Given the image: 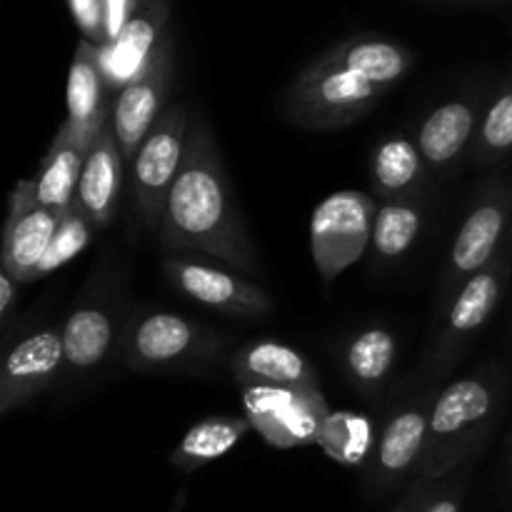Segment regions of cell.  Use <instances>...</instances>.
I'll return each instance as SVG.
<instances>
[{"label":"cell","instance_id":"5b68a950","mask_svg":"<svg viewBox=\"0 0 512 512\" xmlns=\"http://www.w3.org/2000/svg\"><path fill=\"white\" fill-rule=\"evenodd\" d=\"M223 338L208 325L168 310L143 313L123 333V360L130 370H190L213 363Z\"/></svg>","mask_w":512,"mask_h":512},{"label":"cell","instance_id":"ffe728a7","mask_svg":"<svg viewBox=\"0 0 512 512\" xmlns=\"http://www.w3.org/2000/svg\"><path fill=\"white\" fill-rule=\"evenodd\" d=\"M430 173L423 153L418 148V140H410L408 135H388L380 140L370 155V185L373 195L385 200H408L423 198V190L428 188Z\"/></svg>","mask_w":512,"mask_h":512},{"label":"cell","instance_id":"4316f807","mask_svg":"<svg viewBox=\"0 0 512 512\" xmlns=\"http://www.w3.org/2000/svg\"><path fill=\"white\" fill-rule=\"evenodd\" d=\"M512 153V73L500 85L480 118L478 135H475L470 158L475 165H498Z\"/></svg>","mask_w":512,"mask_h":512},{"label":"cell","instance_id":"d590c367","mask_svg":"<svg viewBox=\"0 0 512 512\" xmlns=\"http://www.w3.org/2000/svg\"><path fill=\"white\" fill-rule=\"evenodd\" d=\"M510 465H512V440H510Z\"/></svg>","mask_w":512,"mask_h":512},{"label":"cell","instance_id":"ba28073f","mask_svg":"<svg viewBox=\"0 0 512 512\" xmlns=\"http://www.w3.org/2000/svg\"><path fill=\"white\" fill-rule=\"evenodd\" d=\"M435 395L438 393L433 390L413 395L410 400L400 403L383 423L368 465V483L375 493H390L395 488H403L418 475L425 443H428Z\"/></svg>","mask_w":512,"mask_h":512},{"label":"cell","instance_id":"44dd1931","mask_svg":"<svg viewBox=\"0 0 512 512\" xmlns=\"http://www.w3.org/2000/svg\"><path fill=\"white\" fill-rule=\"evenodd\" d=\"M88 150L90 145L75 138L68 125H60L58 135L50 143L45 158L40 160V168L33 178L35 200L40 205L60 215L70 213L75 208L80 175H83Z\"/></svg>","mask_w":512,"mask_h":512},{"label":"cell","instance_id":"3957f363","mask_svg":"<svg viewBox=\"0 0 512 512\" xmlns=\"http://www.w3.org/2000/svg\"><path fill=\"white\" fill-rule=\"evenodd\" d=\"M388 93L320 53L285 90L283 113L305 130H340L360 123Z\"/></svg>","mask_w":512,"mask_h":512},{"label":"cell","instance_id":"603a6c76","mask_svg":"<svg viewBox=\"0 0 512 512\" xmlns=\"http://www.w3.org/2000/svg\"><path fill=\"white\" fill-rule=\"evenodd\" d=\"M325 53L343 68L363 75L370 83L390 90L395 83L405 78L415 63V55L405 45L393 43L385 38H350L335 43Z\"/></svg>","mask_w":512,"mask_h":512},{"label":"cell","instance_id":"1f68e13d","mask_svg":"<svg viewBox=\"0 0 512 512\" xmlns=\"http://www.w3.org/2000/svg\"><path fill=\"white\" fill-rule=\"evenodd\" d=\"M138 3L140 0H105V38H108V43H113L123 33L128 20L138 10Z\"/></svg>","mask_w":512,"mask_h":512},{"label":"cell","instance_id":"9a60e30c","mask_svg":"<svg viewBox=\"0 0 512 512\" xmlns=\"http://www.w3.org/2000/svg\"><path fill=\"white\" fill-rule=\"evenodd\" d=\"M483 98H455L430 110L418 130V148L433 178H448L463 155L473 150L483 118Z\"/></svg>","mask_w":512,"mask_h":512},{"label":"cell","instance_id":"8fae6325","mask_svg":"<svg viewBox=\"0 0 512 512\" xmlns=\"http://www.w3.org/2000/svg\"><path fill=\"white\" fill-rule=\"evenodd\" d=\"M60 223H63V215L35 200L33 178L18 180L10 193L3 250H0L5 273L13 275L20 285L35 280V273L50 250Z\"/></svg>","mask_w":512,"mask_h":512},{"label":"cell","instance_id":"4dcf8cb0","mask_svg":"<svg viewBox=\"0 0 512 512\" xmlns=\"http://www.w3.org/2000/svg\"><path fill=\"white\" fill-rule=\"evenodd\" d=\"M440 480H423L413 478L410 485H405V493L400 495V503L395 505L393 512H425L430 500H433L435 490H438Z\"/></svg>","mask_w":512,"mask_h":512},{"label":"cell","instance_id":"d6a6232c","mask_svg":"<svg viewBox=\"0 0 512 512\" xmlns=\"http://www.w3.org/2000/svg\"><path fill=\"white\" fill-rule=\"evenodd\" d=\"M20 298V283L10 273L0 270V320L3 325H8L13 320L15 303Z\"/></svg>","mask_w":512,"mask_h":512},{"label":"cell","instance_id":"836d02e7","mask_svg":"<svg viewBox=\"0 0 512 512\" xmlns=\"http://www.w3.org/2000/svg\"><path fill=\"white\" fill-rule=\"evenodd\" d=\"M505 255H508V260L512 263V228H510V235H508V243H505Z\"/></svg>","mask_w":512,"mask_h":512},{"label":"cell","instance_id":"8992f818","mask_svg":"<svg viewBox=\"0 0 512 512\" xmlns=\"http://www.w3.org/2000/svg\"><path fill=\"white\" fill-rule=\"evenodd\" d=\"M190 118L185 105L170 103L140 145L138 155L130 165V198L138 223L145 230H158L163 220L165 203L178 180L188 148Z\"/></svg>","mask_w":512,"mask_h":512},{"label":"cell","instance_id":"52a82bcc","mask_svg":"<svg viewBox=\"0 0 512 512\" xmlns=\"http://www.w3.org/2000/svg\"><path fill=\"white\" fill-rule=\"evenodd\" d=\"M378 205L363 190L330 193L310 218V253L323 283H333L358 263L373 243Z\"/></svg>","mask_w":512,"mask_h":512},{"label":"cell","instance_id":"2e32d148","mask_svg":"<svg viewBox=\"0 0 512 512\" xmlns=\"http://www.w3.org/2000/svg\"><path fill=\"white\" fill-rule=\"evenodd\" d=\"M230 373L243 388L320 390V375L308 355L278 340H255L235 350Z\"/></svg>","mask_w":512,"mask_h":512},{"label":"cell","instance_id":"30bf717a","mask_svg":"<svg viewBox=\"0 0 512 512\" xmlns=\"http://www.w3.org/2000/svg\"><path fill=\"white\" fill-rule=\"evenodd\" d=\"M512 273L508 255L500 253L498 260L480 270L455 293L445 308L443 323H440L438 338L433 348V365L438 370H448L458 360L465 345L490 323L493 313L503 300L505 285Z\"/></svg>","mask_w":512,"mask_h":512},{"label":"cell","instance_id":"4fadbf2b","mask_svg":"<svg viewBox=\"0 0 512 512\" xmlns=\"http://www.w3.org/2000/svg\"><path fill=\"white\" fill-rule=\"evenodd\" d=\"M170 90V50L168 45H160L155 58L150 60L148 68L125 85L118 95H115L113 105H110V125H113L115 140L123 153L125 163H133L138 155L140 145L145 143L148 133L163 110L168 108Z\"/></svg>","mask_w":512,"mask_h":512},{"label":"cell","instance_id":"d4e9b609","mask_svg":"<svg viewBox=\"0 0 512 512\" xmlns=\"http://www.w3.org/2000/svg\"><path fill=\"white\" fill-rule=\"evenodd\" d=\"M425 228V205L420 198L408 200H385L378 205L373 228V250L375 263H398L408 255V250L418 243Z\"/></svg>","mask_w":512,"mask_h":512},{"label":"cell","instance_id":"9c48e42d","mask_svg":"<svg viewBox=\"0 0 512 512\" xmlns=\"http://www.w3.org/2000/svg\"><path fill=\"white\" fill-rule=\"evenodd\" d=\"M160 270L178 293L215 313L238 320H263L273 313V298L260 285L218 265L188 255H165Z\"/></svg>","mask_w":512,"mask_h":512},{"label":"cell","instance_id":"f546056e","mask_svg":"<svg viewBox=\"0 0 512 512\" xmlns=\"http://www.w3.org/2000/svg\"><path fill=\"white\" fill-rule=\"evenodd\" d=\"M68 5L83 38L103 48L108 43L105 38V0H68Z\"/></svg>","mask_w":512,"mask_h":512},{"label":"cell","instance_id":"e575fe53","mask_svg":"<svg viewBox=\"0 0 512 512\" xmlns=\"http://www.w3.org/2000/svg\"><path fill=\"white\" fill-rule=\"evenodd\" d=\"M445 3H465V0H445Z\"/></svg>","mask_w":512,"mask_h":512},{"label":"cell","instance_id":"6da1fadb","mask_svg":"<svg viewBox=\"0 0 512 512\" xmlns=\"http://www.w3.org/2000/svg\"><path fill=\"white\" fill-rule=\"evenodd\" d=\"M165 255L200 253L240 273H255L258 260L243 213L230 190L215 135L208 120L190 118L183 168L165 203L158 228Z\"/></svg>","mask_w":512,"mask_h":512},{"label":"cell","instance_id":"cb8c5ba5","mask_svg":"<svg viewBox=\"0 0 512 512\" xmlns=\"http://www.w3.org/2000/svg\"><path fill=\"white\" fill-rule=\"evenodd\" d=\"M250 433V423L235 415H210V418L195 423L188 433L180 438L173 453L168 455V463L183 473H195L215 460L233 453L245 435Z\"/></svg>","mask_w":512,"mask_h":512},{"label":"cell","instance_id":"277c9868","mask_svg":"<svg viewBox=\"0 0 512 512\" xmlns=\"http://www.w3.org/2000/svg\"><path fill=\"white\" fill-rule=\"evenodd\" d=\"M512 228V180L490 178L480 185L463 225L450 245L448 263L438 285V308H448L473 275L488 268L505 250Z\"/></svg>","mask_w":512,"mask_h":512},{"label":"cell","instance_id":"e0dca14e","mask_svg":"<svg viewBox=\"0 0 512 512\" xmlns=\"http://www.w3.org/2000/svg\"><path fill=\"white\" fill-rule=\"evenodd\" d=\"M125 185V158L115 140L113 125H105L93 140L85 158L83 175L78 185V210L93 225V230H105L113 225L123 200Z\"/></svg>","mask_w":512,"mask_h":512},{"label":"cell","instance_id":"ac0fdd59","mask_svg":"<svg viewBox=\"0 0 512 512\" xmlns=\"http://www.w3.org/2000/svg\"><path fill=\"white\" fill-rule=\"evenodd\" d=\"M105 85H108V78H105L100 48L83 38L75 48L73 63L68 70V88H65L68 118H65V125L85 145H93L100 130L110 123Z\"/></svg>","mask_w":512,"mask_h":512},{"label":"cell","instance_id":"d6986e66","mask_svg":"<svg viewBox=\"0 0 512 512\" xmlns=\"http://www.w3.org/2000/svg\"><path fill=\"white\" fill-rule=\"evenodd\" d=\"M165 15H168L165 0H140L123 33L113 43L100 48L105 78L108 85L118 88V93L148 68L160 50L158 40L163 33Z\"/></svg>","mask_w":512,"mask_h":512},{"label":"cell","instance_id":"484cf974","mask_svg":"<svg viewBox=\"0 0 512 512\" xmlns=\"http://www.w3.org/2000/svg\"><path fill=\"white\" fill-rule=\"evenodd\" d=\"M318 443L338 463L350 465V468L363 465L375 448L373 425H370L368 415L353 413V410L328 413L320 425Z\"/></svg>","mask_w":512,"mask_h":512},{"label":"cell","instance_id":"7402d4cb","mask_svg":"<svg viewBox=\"0 0 512 512\" xmlns=\"http://www.w3.org/2000/svg\"><path fill=\"white\" fill-rule=\"evenodd\" d=\"M398 360V338L388 328H365L343 345L345 375L363 395H378L388 385Z\"/></svg>","mask_w":512,"mask_h":512},{"label":"cell","instance_id":"f1b7e54d","mask_svg":"<svg viewBox=\"0 0 512 512\" xmlns=\"http://www.w3.org/2000/svg\"><path fill=\"white\" fill-rule=\"evenodd\" d=\"M470 468H473V463L463 465V468H458L455 473L445 475V478L440 480L438 490H435L433 500H430L428 510L425 512H463Z\"/></svg>","mask_w":512,"mask_h":512},{"label":"cell","instance_id":"7a4b0ae2","mask_svg":"<svg viewBox=\"0 0 512 512\" xmlns=\"http://www.w3.org/2000/svg\"><path fill=\"white\" fill-rule=\"evenodd\" d=\"M508 373L490 363L435 395L423 463L415 478L443 480L473 463L498 428L508 400Z\"/></svg>","mask_w":512,"mask_h":512},{"label":"cell","instance_id":"83f0119b","mask_svg":"<svg viewBox=\"0 0 512 512\" xmlns=\"http://www.w3.org/2000/svg\"><path fill=\"white\" fill-rule=\"evenodd\" d=\"M90 233H93V225L83 218V213L75 205L70 213L63 215V223H60L58 233H55L53 243H50V250L45 253L43 263H40L38 273H35V280L58 270L68 260H73L90 243Z\"/></svg>","mask_w":512,"mask_h":512},{"label":"cell","instance_id":"5bb4252c","mask_svg":"<svg viewBox=\"0 0 512 512\" xmlns=\"http://www.w3.org/2000/svg\"><path fill=\"white\" fill-rule=\"evenodd\" d=\"M65 373L90 375L108 363L118 340L115 308L105 290H85L63 323Z\"/></svg>","mask_w":512,"mask_h":512},{"label":"cell","instance_id":"7c38bea8","mask_svg":"<svg viewBox=\"0 0 512 512\" xmlns=\"http://www.w3.org/2000/svg\"><path fill=\"white\" fill-rule=\"evenodd\" d=\"M65 373L63 330L43 328L25 335L0 365V415H10L38 398Z\"/></svg>","mask_w":512,"mask_h":512}]
</instances>
